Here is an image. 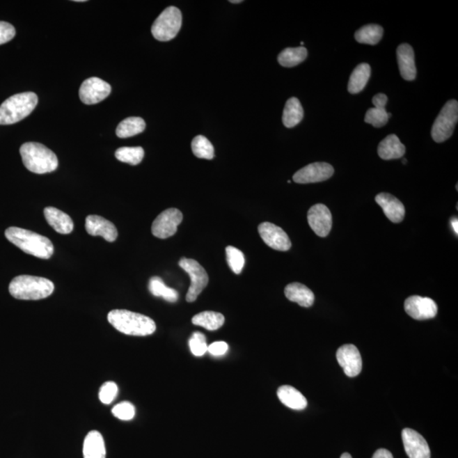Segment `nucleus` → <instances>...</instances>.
I'll use <instances>...</instances> for the list:
<instances>
[{"label":"nucleus","instance_id":"obj_9","mask_svg":"<svg viewBox=\"0 0 458 458\" xmlns=\"http://www.w3.org/2000/svg\"><path fill=\"white\" fill-rule=\"evenodd\" d=\"M182 221V214L180 210L169 208L155 219L151 231L157 238L168 239L176 234Z\"/></svg>","mask_w":458,"mask_h":458},{"label":"nucleus","instance_id":"obj_14","mask_svg":"<svg viewBox=\"0 0 458 458\" xmlns=\"http://www.w3.org/2000/svg\"><path fill=\"white\" fill-rule=\"evenodd\" d=\"M258 232L263 242L271 249L287 251L292 246L288 235L277 225L271 223H263L259 225Z\"/></svg>","mask_w":458,"mask_h":458},{"label":"nucleus","instance_id":"obj_23","mask_svg":"<svg viewBox=\"0 0 458 458\" xmlns=\"http://www.w3.org/2000/svg\"><path fill=\"white\" fill-rule=\"evenodd\" d=\"M285 294L288 300L303 308H310L315 300L313 291L300 283H290L285 287Z\"/></svg>","mask_w":458,"mask_h":458},{"label":"nucleus","instance_id":"obj_7","mask_svg":"<svg viewBox=\"0 0 458 458\" xmlns=\"http://www.w3.org/2000/svg\"><path fill=\"white\" fill-rule=\"evenodd\" d=\"M458 121V103L457 100H449L432 127V135L434 141L442 143L451 138Z\"/></svg>","mask_w":458,"mask_h":458},{"label":"nucleus","instance_id":"obj_43","mask_svg":"<svg viewBox=\"0 0 458 458\" xmlns=\"http://www.w3.org/2000/svg\"><path fill=\"white\" fill-rule=\"evenodd\" d=\"M340 458H352L350 454L349 453H344L342 454V456H341Z\"/></svg>","mask_w":458,"mask_h":458},{"label":"nucleus","instance_id":"obj_35","mask_svg":"<svg viewBox=\"0 0 458 458\" xmlns=\"http://www.w3.org/2000/svg\"><path fill=\"white\" fill-rule=\"evenodd\" d=\"M226 256L228 266L230 267L232 271L236 274H242L244 262H246L243 252L234 246H228Z\"/></svg>","mask_w":458,"mask_h":458},{"label":"nucleus","instance_id":"obj_41","mask_svg":"<svg viewBox=\"0 0 458 458\" xmlns=\"http://www.w3.org/2000/svg\"><path fill=\"white\" fill-rule=\"evenodd\" d=\"M372 458H394L390 451L386 449H379L374 454Z\"/></svg>","mask_w":458,"mask_h":458},{"label":"nucleus","instance_id":"obj_38","mask_svg":"<svg viewBox=\"0 0 458 458\" xmlns=\"http://www.w3.org/2000/svg\"><path fill=\"white\" fill-rule=\"evenodd\" d=\"M118 394V387L114 382L109 381L104 383L100 388L99 397L103 404H111Z\"/></svg>","mask_w":458,"mask_h":458},{"label":"nucleus","instance_id":"obj_16","mask_svg":"<svg viewBox=\"0 0 458 458\" xmlns=\"http://www.w3.org/2000/svg\"><path fill=\"white\" fill-rule=\"evenodd\" d=\"M403 445L409 458H430V449L425 439L411 429L402 430Z\"/></svg>","mask_w":458,"mask_h":458},{"label":"nucleus","instance_id":"obj_8","mask_svg":"<svg viewBox=\"0 0 458 458\" xmlns=\"http://www.w3.org/2000/svg\"><path fill=\"white\" fill-rule=\"evenodd\" d=\"M178 264L181 269L189 274L190 281H191V285L186 294V301L188 302L196 301L198 297L208 285V274L204 267L196 260L182 258Z\"/></svg>","mask_w":458,"mask_h":458},{"label":"nucleus","instance_id":"obj_39","mask_svg":"<svg viewBox=\"0 0 458 458\" xmlns=\"http://www.w3.org/2000/svg\"><path fill=\"white\" fill-rule=\"evenodd\" d=\"M15 35V27L10 23L0 22V45L13 40Z\"/></svg>","mask_w":458,"mask_h":458},{"label":"nucleus","instance_id":"obj_11","mask_svg":"<svg viewBox=\"0 0 458 458\" xmlns=\"http://www.w3.org/2000/svg\"><path fill=\"white\" fill-rule=\"evenodd\" d=\"M335 170L326 162H315L304 166L294 173L293 180L297 184H314L328 180L333 176Z\"/></svg>","mask_w":458,"mask_h":458},{"label":"nucleus","instance_id":"obj_31","mask_svg":"<svg viewBox=\"0 0 458 458\" xmlns=\"http://www.w3.org/2000/svg\"><path fill=\"white\" fill-rule=\"evenodd\" d=\"M384 34L382 26L376 24L364 26L356 31V40L360 44L375 45L381 40Z\"/></svg>","mask_w":458,"mask_h":458},{"label":"nucleus","instance_id":"obj_42","mask_svg":"<svg viewBox=\"0 0 458 458\" xmlns=\"http://www.w3.org/2000/svg\"><path fill=\"white\" fill-rule=\"evenodd\" d=\"M452 227H453L454 231H455V232H456V234L457 235V234H458V227H457L458 222H457V219H454V220L452 221Z\"/></svg>","mask_w":458,"mask_h":458},{"label":"nucleus","instance_id":"obj_3","mask_svg":"<svg viewBox=\"0 0 458 458\" xmlns=\"http://www.w3.org/2000/svg\"><path fill=\"white\" fill-rule=\"evenodd\" d=\"M54 290L53 282L41 277L20 275L10 282L9 291L18 300L38 301L52 296Z\"/></svg>","mask_w":458,"mask_h":458},{"label":"nucleus","instance_id":"obj_20","mask_svg":"<svg viewBox=\"0 0 458 458\" xmlns=\"http://www.w3.org/2000/svg\"><path fill=\"white\" fill-rule=\"evenodd\" d=\"M372 102L374 107L367 111L366 116H365V123L371 124L375 127L386 126L389 121V116L386 110L388 102L387 96L384 94L376 95Z\"/></svg>","mask_w":458,"mask_h":458},{"label":"nucleus","instance_id":"obj_15","mask_svg":"<svg viewBox=\"0 0 458 458\" xmlns=\"http://www.w3.org/2000/svg\"><path fill=\"white\" fill-rule=\"evenodd\" d=\"M310 228L317 236L327 237L332 228V215L329 209L323 204L310 207L308 214Z\"/></svg>","mask_w":458,"mask_h":458},{"label":"nucleus","instance_id":"obj_1","mask_svg":"<svg viewBox=\"0 0 458 458\" xmlns=\"http://www.w3.org/2000/svg\"><path fill=\"white\" fill-rule=\"evenodd\" d=\"M5 235L10 243L35 258L49 259L54 254L53 244L47 237L17 227L8 228Z\"/></svg>","mask_w":458,"mask_h":458},{"label":"nucleus","instance_id":"obj_30","mask_svg":"<svg viewBox=\"0 0 458 458\" xmlns=\"http://www.w3.org/2000/svg\"><path fill=\"white\" fill-rule=\"evenodd\" d=\"M308 57V50L304 47L287 48L278 54V63L285 68H293L303 62Z\"/></svg>","mask_w":458,"mask_h":458},{"label":"nucleus","instance_id":"obj_12","mask_svg":"<svg viewBox=\"0 0 458 458\" xmlns=\"http://www.w3.org/2000/svg\"><path fill=\"white\" fill-rule=\"evenodd\" d=\"M336 358L348 377H356L362 372V356L354 345H344L338 349Z\"/></svg>","mask_w":458,"mask_h":458},{"label":"nucleus","instance_id":"obj_21","mask_svg":"<svg viewBox=\"0 0 458 458\" xmlns=\"http://www.w3.org/2000/svg\"><path fill=\"white\" fill-rule=\"evenodd\" d=\"M44 213L46 221L59 234L69 235L73 231L74 224L67 213L52 207H46Z\"/></svg>","mask_w":458,"mask_h":458},{"label":"nucleus","instance_id":"obj_40","mask_svg":"<svg viewBox=\"0 0 458 458\" xmlns=\"http://www.w3.org/2000/svg\"><path fill=\"white\" fill-rule=\"evenodd\" d=\"M228 351V345L224 341H217L208 345V352L210 354L214 356H222Z\"/></svg>","mask_w":458,"mask_h":458},{"label":"nucleus","instance_id":"obj_22","mask_svg":"<svg viewBox=\"0 0 458 458\" xmlns=\"http://www.w3.org/2000/svg\"><path fill=\"white\" fill-rule=\"evenodd\" d=\"M406 147L400 141L397 135L387 136L378 147V154L383 160H395L405 155Z\"/></svg>","mask_w":458,"mask_h":458},{"label":"nucleus","instance_id":"obj_5","mask_svg":"<svg viewBox=\"0 0 458 458\" xmlns=\"http://www.w3.org/2000/svg\"><path fill=\"white\" fill-rule=\"evenodd\" d=\"M38 102V96L33 92L10 97L0 106V125H10L22 121L32 113Z\"/></svg>","mask_w":458,"mask_h":458},{"label":"nucleus","instance_id":"obj_44","mask_svg":"<svg viewBox=\"0 0 458 458\" xmlns=\"http://www.w3.org/2000/svg\"><path fill=\"white\" fill-rule=\"evenodd\" d=\"M229 2L232 3H242L243 1L242 0H230V1Z\"/></svg>","mask_w":458,"mask_h":458},{"label":"nucleus","instance_id":"obj_37","mask_svg":"<svg viewBox=\"0 0 458 458\" xmlns=\"http://www.w3.org/2000/svg\"><path fill=\"white\" fill-rule=\"evenodd\" d=\"M111 411L114 417L120 420L129 421L135 416V407L128 402L119 403L113 407Z\"/></svg>","mask_w":458,"mask_h":458},{"label":"nucleus","instance_id":"obj_32","mask_svg":"<svg viewBox=\"0 0 458 458\" xmlns=\"http://www.w3.org/2000/svg\"><path fill=\"white\" fill-rule=\"evenodd\" d=\"M149 290L154 297H161L172 303L178 300L177 291L166 286L161 278L153 277L150 279Z\"/></svg>","mask_w":458,"mask_h":458},{"label":"nucleus","instance_id":"obj_18","mask_svg":"<svg viewBox=\"0 0 458 458\" xmlns=\"http://www.w3.org/2000/svg\"><path fill=\"white\" fill-rule=\"evenodd\" d=\"M375 200L392 223H399L404 219L405 207L397 198L390 194L380 193L375 197Z\"/></svg>","mask_w":458,"mask_h":458},{"label":"nucleus","instance_id":"obj_24","mask_svg":"<svg viewBox=\"0 0 458 458\" xmlns=\"http://www.w3.org/2000/svg\"><path fill=\"white\" fill-rule=\"evenodd\" d=\"M84 458H106V449L102 434L96 430L85 437L83 448Z\"/></svg>","mask_w":458,"mask_h":458},{"label":"nucleus","instance_id":"obj_29","mask_svg":"<svg viewBox=\"0 0 458 458\" xmlns=\"http://www.w3.org/2000/svg\"><path fill=\"white\" fill-rule=\"evenodd\" d=\"M146 123L141 118H128L124 119L116 127V135L120 139H127L143 133Z\"/></svg>","mask_w":458,"mask_h":458},{"label":"nucleus","instance_id":"obj_6","mask_svg":"<svg viewBox=\"0 0 458 458\" xmlns=\"http://www.w3.org/2000/svg\"><path fill=\"white\" fill-rule=\"evenodd\" d=\"M182 26V13L177 7L166 8L155 21L151 33L155 40L161 42L172 40Z\"/></svg>","mask_w":458,"mask_h":458},{"label":"nucleus","instance_id":"obj_17","mask_svg":"<svg viewBox=\"0 0 458 458\" xmlns=\"http://www.w3.org/2000/svg\"><path fill=\"white\" fill-rule=\"evenodd\" d=\"M85 228L88 235L103 237L108 242H114L118 239V232L115 225L100 216H88Z\"/></svg>","mask_w":458,"mask_h":458},{"label":"nucleus","instance_id":"obj_13","mask_svg":"<svg viewBox=\"0 0 458 458\" xmlns=\"http://www.w3.org/2000/svg\"><path fill=\"white\" fill-rule=\"evenodd\" d=\"M407 314L413 319H432L436 316L438 308L432 299L413 296L406 299L404 305Z\"/></svg>","mask_w":458,"mask_h":458},{"label":"nucleus","instance_id":"obj_28","mask_svg":"<svg viewBox=\"0 0 458 458\" xmlns=\"http://www.w3.org/2000/svg\"><path fill=\"white\" fill-rule=\"evenodd\" d=\"M225 318L223 314L216 312H203L192 318L193 324L200 326L207 331H215L223 327Z\"/></svg>","mask_w":458,"mask_h":458},{"label":"nucleus","instance_id":"obj_4","mask_svg":"<svg viewBox=\"0 0 458 458\" xmlns=\"http://www.w3.org/2000/svg\"><path fill=\"white\" fill-rule=\"evenodd\" d=\"M20 154L23 164L33 173H52L59 165L56 155L40 143H24L21 147Z\"/></svg>","mask_w":458,"mask_h":458},{"label":"nucleus","instance_id":"obj_27","mask_svg":"<svg viewBox=\"0 0 458 458\" xmlns=\"http://www.w3.org/2000/svg\"><path fill=\"white\" fill-rule=\"evenodd\" d=\"M304 116L303 108L297 98H290L286 102L283 113V123L286 127L291 128L298 125Z\"/></svg>","mask_w":458,"mask_h":458},{"label":"nucleus","instance_id":"obj_45","mask_svg":"<svg viewBox=\"0 0 458 458\" xmlns=\"http://www.w3.org/2000/svg\"><path fill=\"white\" fill-rule=\"evenodd\" d=\"M403 161V163H404V164H406V159H403V161Z\"/></svg>","mask_w":458,"mask_h":458},{"label":"nucleus","instance_id":"obj_2","mask_svg":"<svg viewBox=\"0 0 458 458\" xmlns=\"http://www.w3.org/2000/svg\"><path fill=\"white\" fill-rule=\"evenodd\" d=\"M116 331L132 336H148L157 331V325L150 317L127 310H112L107 316Z\"/></svg>","mask_w":458,"mask_h":458},{"label":"nucleus","instance_id":"obj_36","mask_svg":"<svg viewBox=\"0 0 458 458\" xmlns=\"http://www.w3.org/2000/svg\"><path fill=\"white\" fill-rule=\"evenodd\" d=\"M190 351L196 356H203L208 352L207 338L204 333L195 332L189 340Z\"/></svg>","mask_w":458,"mask_h":458},{"label":"nucleus","instance_id":"obj_26","mask_svg":"<svg viewBox=\"0 0 458 458\" xmlns=\"http://www.w3.org/2000/svg\"><path fill=\"white\" fill-rule=\"evenodd\" d=\"M371 76L370 65L363 63L357 65L352 72L348 83V91L351 94H358L362 92L370 80Z\"/></svg>","mask_w":458,"mask_h":458},{"label":"nucleus","instance_id":"obj_10","mask_svg":"<svg viewBox=\"0 0 458 458\" xmlns=\"http://www.w3.org/2000/svg\"><path fill=\"white\" fill-rule=\"evenodd\" d=\"M111 92V85L99 77H90L81 84L79 96L85 104H95L107 98Z\"/></svg>","mask_w":458,"mask_h":458},{"label":"nucleus","instance_id":"obj_34","mask_svg":"<svg viewBox=\"0 0 458 458\" xmlns=\"http://www.w3.org/2000/svg\"><path fill=\"white\" fill-rule=\"evenodd\" d=\"M192 151L196 157L212 160L214 158L215 151L212 143L205 136H196L192 141Z\"/></svg>","mask_w":458,"mask_h":458},{"label":"nucleus","instance_id":"obj_19","mask_svg":"<svg viewBox=\"0 0 458 458\" xmlns=\"http://www.w3.org/2000/svg\"><path fill=\"white\" fill-rule=\"evenodd\" d=\"M400 73L406 81L416 79L417 69L415 65L413 49L407 44L399 46L397 52Z\"/></svg>","mask_w":458,"mask_h":458},{"label":"nucleus","instance_id":"obj_25","mask_svg":"<svg viewBox=\"0 0 458 458\" xmlns=\"http://www.w3.org/2000/svg\"><path fill=\"white\" fill-rule=\"evenodd\" d=\"M278 397L283 405L293 410H304L308 406V401L303 395L296 388L283 386L278 388Z\"/></svg>","mask_w":458,"mask_h":458},{"label":"nucleus","instance_id":"obj_33","mask_svg":"<svg viewBox=\"0 0 458 458\" xmlns=\"http://www.w3.org/2000/svg\"><path fill=\"white\" fill-rule=\"evenodd\" d=\"M115 157L120 161L136 166L142 161L145 150L142 147H122L116 151Z\"/></svg>","mask_w":458,"mask_h":458}]
</instances>
